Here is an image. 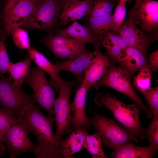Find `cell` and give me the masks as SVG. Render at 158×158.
Listing matches in <instances>:
<instances>
[{"label": "cell", "mask_w": 158, "mask_h": 158, "mask_svg": "<svg viewBox=\"0 0 158 158\" xmlns=\"http://www.w3.org/2000/svg\"><path fill=\"white\" fill-rule=\"evenodd\" d=\"M142 95L147 102L150 112L153 115H158V87L151 88Z\"/></svg>", "instance_id": "4dcf8cb0"}, {"label": "cell", "mask_w": 158, "mask_h": 158, "mask_svg": "<svg viewBox=\"0 0 158 158\" xmlns=\"http://www.w3.org/2000/svg\"><path fill=\"white\" fill-rule=\"evenodd\" d=\"M35 102L32 95L25 92L22 86L16 85L10 77L0 73V107L11 111L18 116L28 104Z\"/></svg>", "instance_id": "52a82bcc"}, {"label": "cell", "mask_w": 158, "mask_h": 158, "mask_svg": "<svg viewBox=\"0 0 158 158\" xmlns=\"http://www.w3.org/2000/svg\"><path fill=\"white\" fill-rule=\"evenodd\" d=\"M129 74L120 67L111 65L106 72L96 83L95 88L99 90L102 86L111 88L125 95L137 104L149 118L153 114L143 103L137 94Z\"/></svg>", "instance_id": "3957f363"}, {"label": "cell", "mask_w": 158, "mask_h": 158, "mask_svg": "<svg viewBox=\"0 0 158 158\" xmlns=\"http://www.w3.org/2000/svg\"><path fill=\"white\" fill-rule=\"evenodd\" d=\"M28 51V55L32 61L37 66L47 72L51 77V79L49 82L59 93L63 80L59 75V73L56 65L52 63L36 49L31 48Z\"/></svg>", "instance_id": "44dd1931"}, {"label": "cell", "mask_w": 158, "mask_h": 158, "mask_svg": "<svg viewBox=\"0 0 158 158\" xmlns=\"http://www.w3.org/2000/svg\"><path fill=\"white\" fill-rule=\"evenodd\" d=\"M102 145L100 136L96 132L92 135L89 134L87 135L84 145V148L90 152L92 158H109L104 153Z\"/></svg>", "instance_id": "d4e9b609"}, {"label": "cell", "mask_w": 158, "mask_h": 158, "mask_svg": "<svg viewBox=\"0 0 158 158\" xmlns=\"http://www.w3.org/2000/svg\"><path fill=\"white\" fill-rule=\"evenodd\" d=\"M29 132L25 122L17 116L4 135L3 142L11 158H15L24 152H36L37 146L34 145L30 140Z\"/></svg>", "instance_id": "ba28073f"}, {"label": "cell", "mask_w": 158, "mask_h": 158, "mask_svg": "<svg viewBox=\"0 0 158 158\" xmlns=\"http://www.w3.org/2000/svg\"><path fill=\"white\" fill-rule=\"evenodd\" d=\"M101 44L106 50V56L109 60L110 65L115 64L117 62L118 57L122 51L121 48L118 45L102 41Z\"/></svg>", "instance_id": "d6a6232c"}, {"label": "cell", "mask_w": 158, "mask_h": 158, "mask_svg": "<svg viewBox=\"0 0 158 158\" xmlns=\"http://www.w3.org/2000/svg\"><path fill=\"white\" fill-rule=\"evenodd\" d=\"M94 100L97 106L104 107L111 112L115 119L129 132L134 141L138 142L145 138V130L141 124L140 117L141 109L137 104H126L109 93H98Z\"/></svg>", "instance_id": "7a4b0ae2"}, {"label": "cell", "mask_w": 158, "mask_h": 158, "mask_svg": "<svg viewBox=\"0 0 158 158\" xmlns=\"http://www.w3.org/2000/svg\"><path fill=\"white\" fill-rule=\"evenodd\" d=\"M15 44L21 49L31 48L30 38L27 31L20 27L16 28L10 32Z\"/></svg>", "instance_id": "83f0119b"}, {"label": "cell", "mask_w": 158, "mask_h": 158, "mask_svg": "<svg viewBox=\"0 0 158 158\" xmlns=\"http://www.w3.org/2000/svg\"><path fill=\"white\" fill-rule=\"evenodd\" d=\"M114 4L113 0H94L87 16L97 17L112 13Z\"/></svg>", "instance_id": "484cf974"}, {"label": "cell", "mask_w": 158, "mask_h": 158, "mask_svg": "<svg viewBox=\"0 0 158 158\" xmlns=\"http://www.w3.org/2000/svg\"><path fill=\"white\" fill-rule=\"evenodd\" d=\"M93 0H81L62 7L59 16V24L66 25L69 22L77 21L87 16Z\"/></svg>", "instance_id": "7402d4cb"}, {"label": "cell", "mask_w": 158, "mask_h": 158, "mask_svg": "<svg viewBox=\"0 0 158 158\" xmlns=\"http://www.w3.org/2000/svg\"><path fill=\"white\" fill-rule=\"evenodd\" d=\"M75 83V80L67 81L63 80L60 87L59 96L55 99L54 109L56 123V139L61 141L62 137L71 131L73 118L70 103L72 88Z\"/></svg>", "instance_id": "8992f818"}, {"label": "cell", "mask_w": 158, "mask_h": 158, "mask_svg": "<svg viewBox=\"0 0 158 158\" xmlns=\"http://www.w3.org/2000/svg\"><path fill=\"white\" fill-rule=\"evenodd\" d=\"M62 8L57 0H38L34 11L25 25L32 28L51 29L59 21Z\"/></svg>", "instance_id": "9c48e42d"}, {"label": "cell", "mask_w": 158, "mask_h": 158, "mask_svg": "<svg viewBox=\"0 0 158 158\" xmlns=\"http://www.w3.org/2000/svg\"><path fill=\"white\" fill-rule=\"evenodd\" d=\"M97 49L92 52L87 49L82 52L76 56L67 60L58 62L55 64L59 72L65 71L73 74L81 83L83 80V74L90 61L95 56Z\"/></svg>", "instance_id": "2e32d148"}, {"label": "cell", "mask_w": 158, "mask_h": 158, "mask_svg": "<svg viewBox=\"0 0 158 158\" xmlns=\"http://www.w3.org/2000/svg\"><path fill=\"white\" fill-rule=\"evenodd\" d=\"M139 71L138 75L133 78V85L142 94L151 88L152 72L148 66L142 68Z\"/></svg>", "instance_id": "4316f807"}, {"label": "cell", "mask_w": 158, "mask_h": 158, "mask_svg": "<svg viewBox=\"0 0 158 158\" xmlns=\"http://www.w3.org/2000/svg\"><path fill=\"white\" fill-rule=\"evenodd\" d=\"M4 134L0 131V157L3 154L5 150V147L3 143Z\"/></svg>", "instance_id": "74e56055"}, {"label": "cell", "mask_w": 158, "mask_h": 158, "mask_svg": "<svg viewBox=\"0 0 158 158\" xmlns=\"http://www.w3.org/2000/svg\"><path fill=\"white\" fill-rule=\"evenodd\" d=\"M32 61L28 54L24 60L20 61L16 63L10 62L8 73L16 85L22 86L30 69Z\"/></svg>", "instance_id": "cb8c5ba5"}, {"label": "cell", "mask_w": 158, "mask_h": 158, "mask_svg": "<svg viewBox=\"0 0 158 158\" xmlns=\"http://www.w3.org/2000/svg\"><path fill=\"white\" fill-rule=\"evenodd\" d=\"M149 144L158 147V115H153L152 119L145 130V138Z\"/></svg>", "instance_id": "f546056e"}, {"label": "cell", "mask_w": 158, "mask_h": 158, "mask_svg": "<svg viewBox=\"0 0 158 158\" xmlns=\"http://www.w3.org/2000/svg\"><path fill=\"white\" fill-rule=\"evenodd\" d=\"M119 67L126 71L131 78L142 68L148 66L146 56L138 49L128 47L122 51L117 59Z\"/></svg>", "instance_id": "e0dca14e"}, {"label": "cell", "mask_w": 158, "mask_h": 158, "mask_svg": "<svg viewBox=\"0 0 158 158\" xmlns=\"http://www.w3.org/2000/svg\"><path fill=\"white\" fill-rule=\"evenodd\" d=\"M110 63L107 56L99 49L95 57L90 61L84 72L83 82L87 91L93 87L107 71Z\"/></svg>", "instance_id": "5bb4252c"}, {"label": "cell", "mask_w": 158, "mask_h": 158, "mask_svg": "<svg viewBox=\"0 0 158 158\" xmlns=\"http://www.w3.org/2000/svg\"><path fill=\"white\" fill-rule=\"evenodd\" d=\"M133 9V19L140 24L142 29L147 32L158 27V2L153 0L136 1Z\"/></svg>", "instance_id": "7c38bea8"}, {"label": "cell", "mask_w": 158, "mask_h": 158, "mask_svg": "<svg viewBox=\"0 0 158 158\" xmlns=\"http://www.w3.org/2000/svg\"><path fill=\"white\" fill-rule=\"evenodd\" d=\"M148 67L152 72H156L158 69V51L150 54L147 61Z\"/></svg>", "instance_id": "d590c367"}, {"label": "cell", "mask_w": 158, "mask_h": 158, "mask_svg": "<svg viewBox=\"0 0 158 158\" xmlns=\"http://www.w3.org/2000/svg\"><path fill=\"white\" fill-rule=\"evenodd\" d=\"M42 42L56 57L62 59L74 58L87 49L85 43L57 32L48 35Z\"/></svg>", "instance_id": "30bf717a"}, {"label": "cell", "mask_w": 158, "mask_h": 158, "mask_svg": "<svg viewBox=\"0 0 158 158\" xmlns=\"http://www.w3.org/2000/svg\"><path fill=\"white\" fill-rule=\"evenodd\" d=\"M126 2L123 0L120 1L112 15L111 30L113 32L116 33L118 32L125 18L126 13Z\"/></svg>", "instance_id": "f1b7e54d"}, {"label": "cell", "mask_w": 158, "mask_h": 158, "mask_svg": "<svg viewBox=\"0 0 158 158\" xmlns=\"http://www.w3.org/2000/svg\"><path fill=\"white\" fill-rule=\"evenodd\" d=\"M112 13L97 17L87 16L85 27L94 34L103 37L111 30Z\"/></svg>", "instance_id": "603a6c76"}, {"label": "cell", "mask_w": 158, "mask_h": 158, "mask_svg": "<svg viewBox=\"0 0 158 158\" xmlns=\"http://www.w3.org/2000/svg\"><path fill=\"white\" fill-rule=\"evenodd\" d=\"M91 125L99 135L102 145L109 148L115 145L127 144L134 141L127 130L114 119L108 118L95 111L91 119Z\"/></svg>", "instance_id": "277c9868"}, {"label": "cell", "mask_w": 158, "mask_h": 158, "mask_svg": "<svg viewBox=\"0 0 158 158\" xmlns=\"http://www.w3.org/2000/svg\"><path fill=\"white\" fill-rule=\"evenodd\" d=\"M38 1L21 0L14 6L3 20L6 34H10L13 29L26 24L34 11Z\"/></svg>", "instance_id": "4fadbf2b"}, {"label": "cell", "mask_w": 158, "mask_h": 158, "mask_svg": "<svg viewBox=\"0 0 158 158\" xmlns=\"http://www.w3.org/2000/svg\"><path fill=\"white\" fill-rule=\"evenodd\" d=\"M87 90L83 81L76 91L70 108L73 118L72 130L85 127L90 130L91 119L88 118L85 112L86 94Z\"/></svg>", "instance_id": "9a60e30c"}, {"label": "cell", "mask_w": 158, "mask_h": 158, "mask_svg": "<svg viewBox=\"0 0 158 158\" xmlns=\"http://www.w3.org/2000/svg\"><path fill=\"white\" fill-rule=\"evenodd\" d=\"M35 103L27 105L18 117L25 122L29 132L37 138L36 158H62L61 145L62 140H58L53 131L55 118L44 115Z\"/></svg>", "instance_id": "6da1fadb"}, {"label": "cell", "mask_w": 158, "mask_h": 158, "mask_svg": "<svg viewBox=\"0 0 158 158\" xmlns=\"http://www.w3.org/2000/svg\"><path fill=\"white\" fill-rule=\"evenodd\" d=\"M11 61L7 51L4 40L0 38V73H8V68Z\"/></svg>", "instance_id": "836d02e7"}, {"label": "cell", "mask_w": 158, "mask_h": 158, "mask_svg": "<svg viewBox=\"0 0 158 158\" xmlns=\"http://www.w3.org/2000/svg\"><path fill=\"white\" fill-rule=\"evenodd\" d=\"M17 117L11 111L0 107V131L4 135Z\"/></svg>", "instance_id": "1f68e13d"}, {"label": "cell", "mask_w": 158, "mask_h": 158, "mask_svg": "<svg viewBox=\"0 0 158 158\" xmlns=\"http://www.w3.org/2000/svg\"><path fill=\"white\" fill-rule=\"evenodd\" d=\"M112 149L110 156L113 158H151L156 154L158 147L150 144L139 146L131 142L116 145Z\"/></svg>", "instance_id": "ac0fdd59"}, {"label": "cell", "mask_w": 158, "mask_h": 158, "mask_svg": "<svg viewBox=\"0 0 158 158\" xmlns=\"http://www.w3.org/2000/svg\"><path fill=\"white\" fill-rule=\"evenodd\" d=\"M57 33L65 35L78 41L92 45L97 49L101 44L103 37L96 35L77 21L67 27L58 30Z\"/></svg>", "instance_id": "d6986e66"}, {"label": "cell", "mask_w": 158, "mask_h": 158, "mask_svg": "<svg viewBox=\"0 0 158 158\" xmlns=\"http://www.w3.org/2000/svg\"><path fill=\"white\" fill-rule=\"evenodd\" d=\"M81 0H57L60 5L62 7Z\"/></svg>", "instance_id": "f35d334b"}, {"label": "cell", "mask_w": 158, "mask_h": 158, "mask_svg": "<svg viewBox=\"0 0 158 158\" xmlns=\"http://www.w3.org/2000/svg\"><path fill=\"white\" fill-rule=\"evenodd\" d=\"M119 0L120 1H121V0ZM123 0L125 1H128V0Z\"/></svg>", "instance_id": "ab89813d"}, {"label": "cell", "mask_w": 158, "mask_h": 158, "mask_svg": "<svg viewBox=\"0 0 158 158\" xmlns=\"http://www.w3.org/2000/svg\"><path fill=\"white\" fill-rule=\"evenodd\" d=\"M102 41L104 42L111 43L119 46L122 51L128 47L123 38L119 35L116 33L109 31L103 37Z\"/></svg>", "instance_id": "e575fe53"}, {"label": "cell", "mask_w": 158, "mask_h": 158, "mask_svg": "<svg viewBox=\"0 0 158 158\" xmlns=\"http://www.w3.org/2000/svg\"><path fill=\"white\" fill-rule=\"evenodd\" d=\"M133 8L129 12V16L118 30V32L128 47L136 49L146 56L148 47L152 41L135 25L133 17Z\"/></svg>", "instance_id": "8fae6325"}, {"label": "cell", "mask_w": 158, "mask_h": 158, "mask_svg": "<svg viewBox=\"0 0 158 158\" xmlns=\"http://www.w3.org/2000/svg\"><path fill=\"white\" fill-rule=\"evenodd\" d=\"M137 0H136V1H137Z\"/></svg>", "instance_id": "60d3db41"}, {"label": "cell", "mask_w": 158, "mask_h": 158, "mask_svg": "<svg viewBox=\"0 0 158 158\" xmlns=\"http://www.w3.org/2000/svg\"><path fill=\"white\" fill-rule=\"evenodd\" d=\"M21 0H7L2 13L3 20L8 16L14 6Z\"/></svg>", "instance_id": "8d00e7d4"}, {"label": "cell", "mask_w": 158, "mask_h": 158, "mask_svg": "<svg viewBox=\"0 0 158 158\" xmlns=\"http://www.w3.org/2000/svg\"><path fill=\"white\" fill-rule=\"evenodd\" d=\"M24 82L32 89V96L34 102L45 109L48 116L53 117L56 92L47 80L45 71L38 66L30 68Z\"/></svg>", "instance_id": "5b68a950"}, {"label": "cell", "mask_w": 158, "mask_h": 158, "mask_svg": "<svg viewBox=\"0 0 158 158\" xmlns=\"http://www.w3.org/2000/svg\"><path fill=\"white\" fill-rule=\"evenodd\" d=\"M87 128H79L72 130L64 140L61 142V149L62 158H74L72 156L84 148L87 135Z\"/></svg>", "instance_id": "ffe728a7"}]
</instances>
